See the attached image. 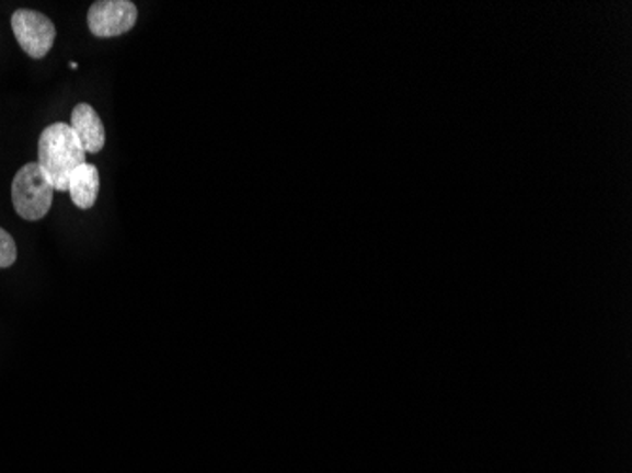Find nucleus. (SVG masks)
Here are the masks:
<instances>
[{"label": "nucleus", "mask_w": 632, "mask_h": 473, "mask_svg": "<svg viewBox=\"0 0 632 473\" xmlns=\"http://www.w3.org/2000/svg\"><path fill=\"white\" fill-rule=\"evenodd\" d=\"M84 148L69 124H51L38 139V165L56 192H67L70 174L85 161Z\"/></svg>", "instance_id": "1"}, {"label": "nucleus", "mask_w": 632, "mask_h": 473, "mask_svg": "<svg viewBox=\"0 0 632 473\" xmlns=\"http://www.w3.org/2000/svg\"><path fill=\"white\" fill-rule=\"evenodd\" d=\"M54 186L38 163H27L15 173L12 182V201L18 215L36 222L48 215L54 203Z\"/></svg>", "instance_id": "2"}, {"label": "nucleus", "mask_w": 632, "mask_h": 473, "mask_svg": "<svg viewBox=\"0 0 632 473\" xmlns=\"http://www.w3.org/2000/svg\"><path fill=\"white\" fill-rule=\"evenodd\" d=\"M12 31L23 51L33 59L48 56L49 49L56 43V25L35 10H18L12 15Z\"/></svg>", "instance_id": "3"}, {"label": "nucleus", "mask_w": 632, "mask_h": 473, "mask_svg": "<svg viewBox=\"0 0 632 473\" xmlns=\"http://www.w3.org/2000/svg\"><path fill=\"white\" fill-rule=\"evenodd\" d=\"M139 18V10L129 0H99L91 4L88 25L97 38H112L129 33Z\"/></svg>", "instance_id": "4"}, {"label": "nucleus", "mask_w": 632, "mask_h": 473, "mask_svg": "<svg viewBox=\"0 0 632 473\" xmlns=\"http://www.w3.org/2000/svg\"><path fill=\"white\" fill-rule=\"evenodd\" d=\"M69 126L72 127L85 153H99L105 147V126L95 108L88 103L74 106Z\"/></svg>", "instance_id": "5"}, {"label": "nucleus", "mask_w": 632, "mask_h": 473, "mask_svg": "<svg viewBox=\"0 0 632 473\" xmlns=\"http://www.w3.org/2000/svg\"><path fill=\"white\" fill-rule=\"evenodd\" d=\"M99 188H101L99 169L91 163H84L70 174L67 192L78 209L88 210L97 201Z\"/></svg>", "instance_id": "6"}, {"label": "nucleus", "mask_w": 632, "mask_h": 473, "mask_svg": "<svg viewBox=\"0 0 632 473\" xmlns=\"http://www.w3.org/2000/svg\"><path fill=\"white\" fill-rule=\"evenodd\" d=\"M15 258H18V249H15L14 239L7 230L0 228V269L14 265Z\"/></svg>", "instance_id": "7"}]
</instances>
